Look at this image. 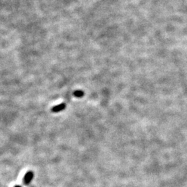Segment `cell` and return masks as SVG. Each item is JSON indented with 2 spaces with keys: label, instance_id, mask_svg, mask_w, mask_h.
Segmentation results:
<instances>
[{
  "label": "cell",
  "instance_id": "277c9868",
  "mask_svg": "<svg viewBox=\"0 0 187 187\" xmlns=\"http://www.w3.org/2000/svg\"><path fill=\"white\" fill-rule=\"evenodd\" d=\"M14 187H21V186H19V185H16V186H15Z\"/></svg>",
  "mask_w": 187,
  "mask_h": 187
},
{
  "label": "cell",
  "instance_id": "7a4b0ae2",
  "mask_svg": "<svg viewBox=\"0 0 187 187\" xmlns=\"http://www.w3.org/2000/svg\"><path fill=\"white\" fill-rule=\"evenodd\" d=\"M65 108H66V104L62 103L61 104H60V105L54 106V107L51 109V112H59L60 111H62V110H64V109H65Z\"/></svg>",
  "mask_w": 187,
  "mask_h": 187
},
{
  "label": "cell",
  "instance_id": "6da1fadb",
  "mask_svg": "<svg viewBox=\"0 0 187 187\" xmlns=\"http://www.w3.org/2000/svg\"><path fill=\"white\" fill-rule=\"evenodd\" d=\"M33 175H34V174H33V172L32 171L27 172L25 174L24 178H23V182H24L25 184H28L29 183L31 182V180H33Z\"/></svg>",
  "mask_w": 187,
  "mask_h": 187
},
{
  "label": "cell",
  "instance_id": "3957f363",
  "mask_svg": "<svg viewBox=\"0 0 187 187\" xmlns=\"http://www.w3.org/2000/svg\"><path fill=\"white\" fill-rule=\"evenodd\" d=\"M73 94H74L76 97L81 98V97H83V96H84L85 94L82 90H76V91H74Z\"/></svg>",
  "mask_w": 187,
  "mask_h": 187
}]
</instances>
